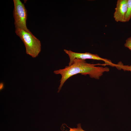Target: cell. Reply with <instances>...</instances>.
Here are the masks:
<instances>
[{
	"instance_id": "cell-3",
	"label": "cell",
	"mask_w": 131,
	"mask_h": 131,
	"mask_svg": "<svg viewBox=\"0 0 131 131\" xmlns=\"http://www.w3.org/2000/svg\"><path fill=\"white\" fill-rule=\"evenodd\" d=\"M14 8L13 11L15 30L23 29L30 31L26 26L27 11L24 3L20 0H13Z\"/></svg>"
},
{
	"instance_id": "cell-6",
	"label": "cell",
	"mask_w": 131,
	"mask_h": 131,
	"mask_svg": "<svg viewBox=\"0 0 131 131\" xmlns=\"http://www.w3.org/2000/svg\"><path fill=\"white\" fill-rule=\"evenodd\" d=\"M131 18V0H127V10L125 17L126 22H128Z\"/></svg>"
},
{
	"instance_id": "cell-1",
	"label": "cell",
	"mask_w": 131,
	"mask_h": 131,
	"mask_svg": "<svg viewBox=\"0 0 131 131\" xmlns=\"http://www.w3.org/2000/svg\"><path fill=\"white\" fill-rule=\"evenodd\" d=\"M100 65L99 64L89 63L86 62L85 60L75 58L71 65L66 66L63 69L54 71V74H59L61 76L58 92L60 91L67 80L77 74L88 75L91 78L99 79L105 72L109 71V68L107 67L96 66Z\"/></svg>"
},
{
	"instance_id": "cell-5",
	"label": "cell",
	"mask_w": 131,
	"mask_h": 131,
	"mask_svg": "<svg viewBox=\"0 0 131 131\" xmlns=\"http://www.w3.org/2000/svg\"><path fill=\"white\" fill-rule=\"evenodd\" d=\"M127 0H117L114 17L117 22H126L125 17L127 10Z\"/></svg>"
},
{
	"instance_id": "cell-9",
	"label": "cell",
	"mask_w": 131,
	"mask_h": 131,
	"mask_svg": "<svg viewBox=\"0 0 131 131\" xmlns=\"http://www.w3.org/2000/svg\"><path fill=\"white\" fill-rule=\"evenodd\" d=\"M4 88V84L3 82H1L0 83V90H1Z\"/></svg>"
},
{
	"instance_id": "cell-7",
	"label": "cell",
	"mask_w": 131,
	"mask_h": 131,
	"mask_svg": "<svg viewBox=\"0 0 131 131\" xmlns=\"http://www.w3.org/2000/svg\"><path fill=\"white\" fill-rule=\"evenodd\" d=\"M124 46L131 51V36L126 40Z\"/></svg>"
},
{
	"instance_id": "cell-2",
	"label": "cell",
	"mask_w": 131,
	"mask_h": 131,
	"mask_svg": "<svg viewBox=\"0 0 131 131\" xmlns=\"http://www.w3.org/2000/svg\"><path fill=\"white\" fill-rule=\"evenodd\" d=\"M15 32L23 42L27 54L33 58L37 57L41 51V43L40 40L30 31L23 29L15 30Z\"/></svg>"
},
{
	"instance_id": "cell-4",
	"label": "cell",
	"mask_w": 131,
	"mask_h": 131,
	"mask_svg": "<svg viewBox=\"0 0 131 131\" xmlns=\"http://www.w3.org/2000/svg\"><path fill=\"white\" fill-rule=\"evenodd\" d=\"M64 51L68 55L69 58V62L68 66L71 65L74 60L75 58L79 59L84 60L91 59L103 61L105 64L107 65L112 67H117L118 65L113 63L111 61L106 59L104 58L100 57L97 54H94L89 52L80 53L74 52L70 50L64 49Z\"/></svg>"
},
{
	"instance_id": "cell-8",
	"label": "cell",
	"mask_w": 131,
	"mask_h": 131,
	"mask_svg": "<svg viewBox=\"0 0 131 131\" xmlns=\"http://www.w3.org/2000/svg\"><path fill=\"white\" fill-rule=\"evenodd\" d=\"M69 131H86L84 130L82 128L81 124L79 123L77 125L76 128H70Z\"/></svg>"
}]
</instances>
